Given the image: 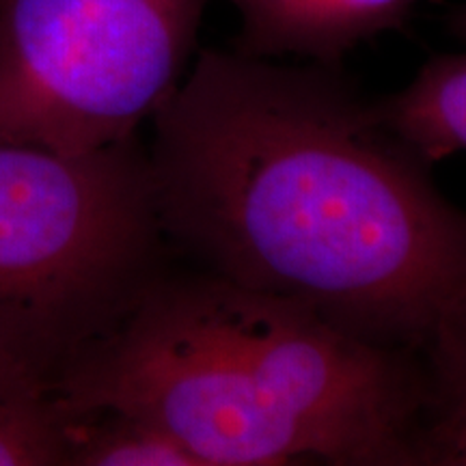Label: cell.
Instances as JSON below:
<instances>
[{"instance_id":"obj_1","label":"cell","mask_w":466,"mask_h":466,"mask_svg":"<svg viewBox=\"0 0 466 466\" xmlns=\"http://www.w3.org/2000/svg\"><path fill=\"white\" fill-rule=\"evenodd\" d=\"M151 124L162 231L201 270L417 354L466 307V212L341 63L206 48Z\"/></svg>"},{"instance_id":"obj_3","label":"cell","mask_w":466,"mask_h":466,"mask_svg":"<svg viewBox=\"0 0 466 466\" xmlns=\"http://www.w3.org/2000/svg\"><path fill=\"white\" fill-rule=\"evenodd\" d=\"M137 137L63 154L0 141V378L56 382L167 272Z\"/></svg>"},{"instance_id":"obj_5","label":"cell","mask_w":466,"mask_h":466,"mask_svg":"<svg viewBox=\"0 0 466 466\" xmlns=\"http://www.w3.org/2000/svg\"><path fill=\"white\" fill-rule=\"evenodd\" d=\"M240 15L233 50L337 66L350 50L401 28L417 0H227Z\"/></svg>"},{"instance_id":"obj_4","label":"cell","mask_w":466,"mask_h":466,"mask_svg":"<svg viewBox=\"0 0 466 466\" xmlns=\"http://www.w3.org/2000/svg\"><path fill=\"white\" fill-rule=\"evenodd\" d=\"M208 0H0V141H130L184 78Z\"/></svg>"},{"instance_id":"obj_6","label":"cell","mask_w":466,"mask_h":466,"mask_svg":"<svg viewBox=\"0 0 466 466\" xmlns=\"http://www.w3.org/2000/svg\"><path fill=\"white\" fill-rule=\"evenodd\" d=\"M376 110L430 167L466 151V52L432 56L404 89L378 100Z\"/></svg>"},{"instance_id":"obj_10","label":"cell","mask_w":466,"mask_h":466,"mask_svg":"<svg viewBox=\"0 0 466 466\" xmlns=\"http://www.w3.org/2000/svg\"><path fill=\"white\" fill-rule=\"evenodd\" d=\"M447 26H450V31L456 35L458 39H462L466 44V5H460V7L451 9V14L447 15Z\"/></svg>"},{"instance_id":"obj_7","label":"cell","mask_w":466,"mask_h":466,"mask_svg":"<svg viewBox=\"0 0 466 466\" xmlns=\"http://www.w3.org/2000/svg\"><path fill=\"white\" fill-rule=\"evenodd\" d=\"M419 360L425 378L419 466H466V307L436 326Z\"/></svg>"},{"instance_id":"obj_9","label":"cell","mask_w":466,"mask_h":466,"mask_svg":"<svg viewBox=\"0 0 466 466\" xmlns=\"http://www.w3.org/2000/svg\"><path fill=\"white\" fill-rule=\"evenodd\" d=\"M67 417L48 395L0 378V466H58Z\"/></svg>"},{"instance_id":"obj_8","label":"cell","mask_w":466,"mask_h":466,"mask_svg":"<svg viewBox=\"0 0 466 466\" xmlns=\"http://www.w3.org/2000/svg\"><path fill=\"white\" fill-rule=\"evenodd\" d=\"M63 466H199L147 419L119 410L69 417Z\"/></svg>"},{"instance_id":"obj_2","label":"cell","mask_w":466,"mask_h":466,"mask_svg":"<svg viewBox=\"0 0 466 466\" xmlns=\"http://www.w3.org/2000/svg\"><path fill=\"white\" fill-rule=\"evenodd\" d=\"M52 400L67 419H147L199 466H417L425 378L417 352L212 272L167 270Z\"/></svg>"}]
</instances>
